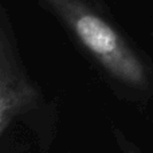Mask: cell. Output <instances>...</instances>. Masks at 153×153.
Listing matches in <instances>:
<instances>
[{"instance_id":"6da1fadb","label":"cell","mask_w":153,"mask_h":153,"mask_svg":"<svg viewBox=\"0 0 153 153\" xmlns=\"http://www.w3.org/2000/svg\"><path fill=\"white\" fill-rule=\"evenodd\" d=\"M111 76L133 87L149 83L143 59L120 31L87 0H42Z\"/></svg>"},{"instance_id":"7a4b0ae2","label":"cell","mask_w":153,"mask_h":153,"mask_svg":"<svg viewBox=\"0 0 153 153\" xmlns=\"http://www.w3.org/2000/svg\"><path fill=\"white\" fill-rule=\"evenodd\" d=\"M5 13L1 18L0 39V133L18 114L26 111L36 100V91L22 73L12 46V36L8 34Z\"/></svg>"},{"instance_id":"3957f363","label":"cell","mask_w":153,"mask_h":153,"mask_svg":"<svg viewBox=\"0 0 153 153\" xmlns=\"http://www.w3.org/2000/svg\"><path fill=\"white\" fill-rule=\"evenodd\" d=\"M117 143H118V145L121 146V149L124 153H138L137 149H136L128 140H125L120 133H117Z\"/></svg>"}]
</instances>
